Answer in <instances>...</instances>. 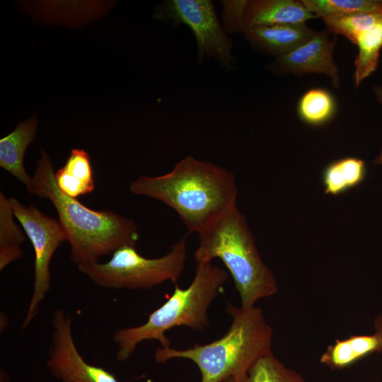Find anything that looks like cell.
Returning a JSON list of instances; mask_svg holds the SVG:
<instances>
[{"mask_svg":"<svg viewBox=\"0 0 382 382\" xmlns=\"http://www.w3.org/2000/svg\"><path fill=\"white\" fill-rule=\"evenodd\" d=\"M129 191L170 207L190 233H199L237 204L238 187L233 173L192 156L183 158L166 174L139 177L131 183Z\"/></svg>","mask_w":382,"mask_h":382,"instance_id":"6da1fadb","label":"cell"},{"mask_svg":"<svg viewBox=\"0 0 382 382\" xmlns=\"http://www.w3.org/2000/svg\"><path fill=\"white\" fill-rule=\"evenodd\" d=\"M26 188L31 195L48 199L54 207L70 245V258L77 266L98 262L123 245L136 246L139 234L134 220L111 211L92 209L64 194L56 184L53 164L42 149Z\"/></svg>","mask_w":382,"mask_h":382,"instance_id":"7a4b0ae2","label":"cell"},{"mask_svg":"<svg viewBox=\"0 0 382 382\" xmlns=\"http://www.w3.org/2000/svg\"><path fill=\"white\" fill-rule=\"evenodd\" d=\"M226 312L232 317V323L223 337L186 349L158 347L154 353L156 361L186 359L197 366L201 382H224L230 378L243 382L260 359L272 353V329L260 308L228 303Z\"/></svg>","mask_w":382,"mask_h":382,"instance_id":"3957f363","label":"cell"},{"mask_svg":"<svg viewBox=\"0 0 382 382\" xmlns=\"http://www.w3.org/2000/svg\"><path fill=\"white\" fill-rule=\"evenodd\" d=\"M199 235L195 262L221 260L229 271L242 307L250 308L278 291L277 279L264 262L244 215L237 204L212 221Z\"/></svg>","mask_w":382,"mask_h":382,"instance_id":"277c9868","label":"cell"},{"mask_svg":"<svg viewBox=\"0 0 382 382\" xmlns=\"http://www.w3.org/2000/svg\"><path fill=\"white\" fill-rule=\"evenodd\" d=\"M196 272L191 284L183 289L175 284L174 292L154 311L144 324L117 330L113 340L117 344L116 359H128L137 346L145 340H158L162 347H170L165 333L176 326L195 330L209 327L208 309L228 279L227 272L211 261L196 262Z\"/></svg>","mask_w":382,"mask_h":382,"instance_id":"5b68a950","label":"cell"},{"mask_svg":"<svg viewBox=\"0 0 382 382\" xmlns=\"http://www.w3.org/2000/svg\"><path fill=\"white\" fill-rule=\"evenodd\" d=\"M187 258V237L178 241L165 255L147 258L134 245H123L105 263L79 265V270L98 286L110 289H151L166 281L176 283Z\"/></svg>","mask_w":382,"mask_h":382,"instance_id":"8992f818","label":"cell"},{"mask_svg":"<svg viewBox=\"0 0 382 382\" xmlns=\"http://www.w3.org/2000/svg\"><path fill=\"white\" fill-rule=\"evenodd\" d=\"M156 19L177 27L185 24L194 34L197 62L213 59L226 71L235 67L233 43L210 0H166L158 5Z\"/></svg>","mask_w":382,"mask_h":382,"instance_id":"52a82bcc","label":"cell"},{"mask_svg":"<svg viewBox=\"0 0 382 382\" xmlns=\"http://www.w3.org/2000/svg\"><path fill=\"white\" fill-rule=\"evenodd\" d=\"M14 216L21 223L35 252L34 285L21 329L25 330L36 316L40 303L51 286L50 261L57 249L66 241L59 221L34 207L25 206L14 197L9 198Z\"/></svg>","mask_w":382,"mask_h":382,"instance_id":"ba28073f","label":"cell"},{"mask_svg":"<svg viewBox=\"0 0 382 382\" xmlns=\"http://www.w3.org/2000/svg\"><path fill=\"white\" fill-rule=\"evenodd\" d=\"M52 326L46 365L55 379L59 382H120L109 371L84 359L74 340L71 318L64 311H54Z\"/></svg>","mask_w":382,"mask_h":382,"instance_id":"9c48e42d","label":"cell"},{"mask_svg":"<svg viewBox=\"0 0 382 382\" xmlns=\"http://www.w3.org/2000/svg\"><path fill=\"white\" fill-rule=\"evenodd\" d=\"M335 41L330 40L327 30L316 32L306 43L294 50L274 58L270 69L276 74H324L339 88V70L333 59Z\"/></svg>","mask_w":382,"mask_h":382,"instance_id":"30bf717a","label":"cell"},{"mask_svg":"<svg viewBox=\"0 0 382 382\" xmlns=\"http://www.w3.org/2000/svg\"><path fill=\"white\" fill-rule=\"evenodd\" d=\"M316 32L299 23L245 28L243 34L253 48L275 58L306 43Z\"/></svg>","mask_w":382,"mask_h":382,"instance_id":"8fae6325","label":"cell"},{"mask_svg":"<svg viewBox=\"0 0 382 382\" xmlns=\"http://www.w3.org/2000/svg\"><path fill=\"white\" fill-rule=\"evenodd\" d=\"M318 18L301 1L251 0L244 15L246 28L305 23Z\"/></svg>","mask_w":382,"mask_h":382,"instance_id":"7c38bea8","label":"cell"},{"mask_svg":"<svg viewBox=\"0 0 382 382\" xmlns=\"http://www.w3.org/2000/svg\"><path fill=\"white\" fill-rule=\"evenodd\" d=\"M37 117L19 122L14 130L0 139V167L28 187L30 177L23 166V158L28 145L35 139Z\"/></svg>","mask_w":382,"mask_h":382,"instance_id":"4fadbf2b","label":"cell"},{"mask_svg":"<svg viewBox=\"0 0 382 382\" xmlns=\"http://www.w3.org/2000/svg\"><path fill=\"white\" fill-rule=\"evenodd\" d=\"M54 178L58 188L70 197L92 192L95 182L89 154L83 149H73L64 165L54 173Z\"/></svg>","mask_w":382,"mask_h":382,"instance_id":"5bb4252c","label":"cell"},{"mask_svg":"<svg viewBox=\"0 0 382 382\" xmlns=\"http://www.w3.org/2000/svg\"><path fill=\"white\" fill-rule=\"evenodd\" d=\"M381 347V340L375 333L337 339L334 344L328 347L320 361L331 369H341L371 353L380 352Z\"/></svg>","mask_w":382,"mask_h":382,"instance_id":"9a60e30c","label":"cell"},{"mask_svg":"<svg viewBox=\"0 0 382 382\" xmlns=\"http://www.w3.org/2000/svg\"><path fill=\"white\" fill-rule=\"evenodd\" d=\"M366 166L361 158L347 156L328 163L321 180L326 195L337 196L353 189L365 180Z\"/></svg>","mask_w":382,"mask_h":382,"instance_id":"2e32d148","label":"cell"},{"mask_svg":"<svg viewBox=\"0 0 382 382\" xmlns=\"http://www.w3.org/2000/svg\"><path fill=\"white\" fill-rule=\"evenodd\" d=\"M9 198L0 192V270L21 258L25 235L13 220Z\"/></svg>","mask_w":382,"mask_h":382,"instance_id":"e0dca14e","label":"cell"},{"mask_svg":"<svg viewBox=\"0 0 382 382\" xmlns=\"http://www.w3.org/2000/svg\"><path fill=\"white\" fill-rule=\"evenodd\" d=\"M354 44L359 48L354 73V83L357 88L378 66L382 48V21L358 35Z\"/></svg>","mask_w":382,"mask_h":382,"instance_id":"ac0fdd59","label":"cell"},{"mask_svg":"<svg viewBox=\"0 0 382 382\" xmlns=\"http://www.w3.org/2000/svg\"><path fill=\"white\" fill-rule=\"evenodd\" d=\"M336 110L332 94L323 88H311L300 98L298 114L301 120L312 126H320L330 121Z\"/></svg>","mask_w":382,"mask_h":382,"instance_id":"d6986e66","label":"cell"},{"mask_svg":"<svg viewBox=\"0 0 382 382\" xmlns=\"http://www.w3.org/2000/svg\"><path fill=\"white\" fill-rule=\"evenodd\" d=\"M318 18L382 11V0H301Z\"/></svg>","mask_w":382,"mask_h":382,"instance_id":"ffe728a7","label":"cell"},{"mask_svg":"<svg viewBox=\"0 0 382 382\" xmlns=\"http://www.w3.org/2000/svg\"><path fill=\"white\" fill-rule=\"evenodd\" d=\"M330 31L354 44L358 35L382 21V11L358 13L322 18Z\"/></svg>","mask_w":382,"mask_h":382,"instance_id":"44dd1931","label":"cell"},{"mask_svg":"<svg viewBox=\"0 0 382 382\" xmlns=\"http://www.w3.org/2000/svg\"><path fill=\"white\" fill-rule=\"evenodd\" d=\"M243 382H306L297 371L284 365L273 353L260 359Z\"/></svg>","mask_w":382,"mask_h":382,"instance_id":"7402d4cb","label":"cell"},{"mask_svg":"<svg viewBox=\"0 0 382 382\" xmlns=\"http://www.w3.org/2000/svg\"><path fill=\"white\" fill-rule=\"evenodd\" d=\"M221 25L227 35L243 33L244 15L249 0H221Z\"/></svg>","mask_w":382,"mask_h":382,"instance_id":"603a6c76","label":"cell"},{"mask_svg":"<svg viewBox=\"0 0 382 382\" xmlns=\"http://www.w3.org/2000/svg\"><path fill=\"white\" fill-rule=\"evenodd\" d=\"M373 91L377 100L382 105V86H375L373 87ZM374 163L382 165V148L378 156L374 160Z\"/></svg>","mask_w":382,"mask_h":382,"instance_id":"cb8c5ba5","label":"cell"},{"mask_svg":"<svg viewBox=\"0 0 382 382\" xmlns=\"http://www.w3.org/2000/svg\"><path fill=\"white\" fill-rule=\"evenodd\" d=\"M374 325L376 330L375 334L379 337L381 342V352H382V315L375 318Z\"/></svg>","mask_w":382,"mask_h":382,"instance_id":"d4e9b609","label":"cell"},{"mask_svg":"<svg viewBox=\"0 0 382 382\" xmlns=\"http://www.w3.org/2000/svg\"><path fill=\"white\" fill-rule=\"evenodd\" d=\"M9 380H8V375L6 374V373L5 371H3L2 372V370L1 371V382H8Z\"/></svg>","mask_w":382,"mask_h":382,"instance_id":"484cf974","label":"cell"},{"mask_svg":"<svg viewBox=\"0 0 382 382\" xmlns=\"http://www.w3.org/2000/svg\"><path fill=\"white\" fill-rule=\"evenodd\" d=\"M224 382H236L234 378H230L228 379H227L226 381H225Z\"/></svg>","mask_w":382,"mask_h":382,"instance_id":"4316f807","label":"cell"}]
</instances>
